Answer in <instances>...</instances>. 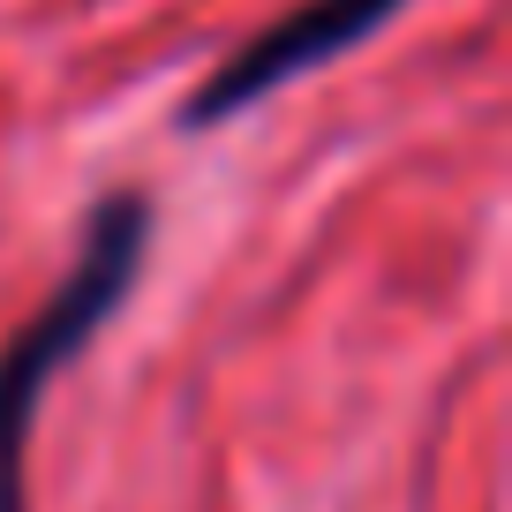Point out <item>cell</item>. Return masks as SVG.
<instances>
[{
    "instance_id": "cell-1",
    "label": "cell",
    "mask_w": 512,
    "mask_h": 512,
    "mask_svg": "<svg viewBox=\"0 0 512 512\" xmlns=\"http://www.w3.org/2000/svg\"><path fill=\"white\" fill-rule=\"evenodd\" d=\"M151 256V196L113 189L91 204L76 241V264L53 287V302L0 347V512H31V430L46 384L113 324V309L128 302L136 272Z\"/></svg>"
},
{
    "instance_id": "cell-2",
    "label": "cell",
    "mask_w": 512,
    "mask_h": 512,
    "mask_svg": "<svg viewBox=\"0 0 512 512\" xmlns=\"http://www.w3.org/2000/svg\"><path fill=\"white\" fill-rule=\"evenodd\" d=\"M400 8L407 0H309V8H294L287 23L256 31L234 61L211 68V76L181 98V128H219V121H234V113H249L256 98H272L279 83H294V76H309V68L339 61L347 46H362V38L377 31V23H392Z\"/></svg>"
}]
</instances>
